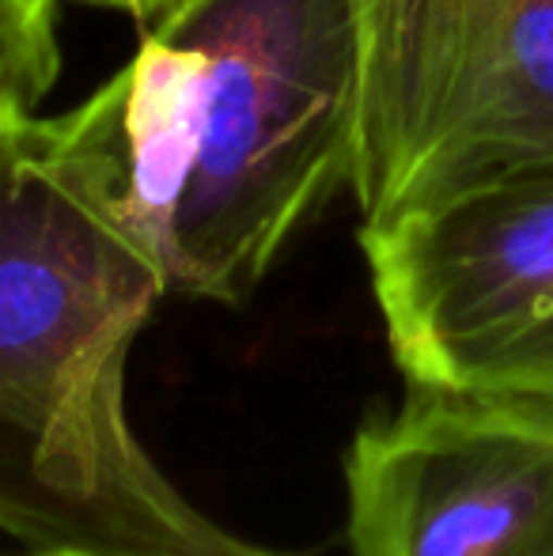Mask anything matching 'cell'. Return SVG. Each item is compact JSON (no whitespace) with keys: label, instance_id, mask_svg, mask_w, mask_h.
<instances>
[{"label":"cell","instance_id":"cell-1","mask_svg":"<svg viewBox=\"0 0 553 556\" xmlns=\"http://www.w3.org/2000/svg\"><path fill=\"white\" fill-rule=\"evenodd\" d=\"M163 273L129 216L118 73L0 111V534L106 556H292L209 519L129 420Z\"/></svg>","mask_w":553,"mask_h":556},{"label":"cell","instance_id":"cell-2","mask_svg":"<svg viewBox=\"0 0 553 556\" xmlns=\"http://www.w3.org/2000/svg\"><path fill=\"white\" fill-rule=\"evenodd\" d=\"M118 84L129 216L167 295L243 303L353 182L356 0H178Z\"/></svg>","mask_w":553,"mask_h":556},{"label":"cell","instance_id":"cell-3","mask_svg":"<svg viewBox=\"0 0 553 556\" xmlns=\"http://www.w3.org/2000/svg\"><path fill=\"white\" fill-rule=\"evenodd\" d=\"M361 227L553 155V0H356Z\"/></svg>","mask_w":553,"mask_h":556},{"label":"cell","instance_id":"cell-4","mask_svg":"<svg viewBox=\"0 0 553 556\" xmlns=\"http://www.w3.org/2000/svg\"><path fill=\"white\" fill-rule=\"evenodd\" d=\"M410 387L553 405V155L361 227Z\"/></svg>","mask_w":553,"mask_h":556},{"label":"cell","instance_id":"cell-5","mask_svg":"<svg viewBox=\"0 0 553 556\" xmlns=\"http://www.w3.org/2000/svg\"><path fill=\"white\" fill-rule=\"evenodd\" d=\"M353 556H553V405L410 387L345 451Z\"/></svg>","mask_w":553,"mask_h":556},{"label":"cell","instance_id":"cell-6","mask_svg":"<svg viewBox=\"0 0 553 556\" xmlns=\"http://www.w3.org/2000/svg\"><path fill=\"white\" fill-rule=\"evenodd\" d=\"M58 76V0H0V111H38Z\"/></svg>","mask_w":553,"mask_h":556},{"label":"cell","instance_id":"cell-7","mask_svg":"<svg viewBox=\"0 0 553 556\" xmlns=\"http://www.w3.org/2000/svg\"><path fill=\"white\" fill-rule=\"evenodd\" d=\"M80 4H91V8H106V12H122L129 20L140 23V30L160 23L178 0H80Z\"/></svg>","mask_w":553,"mask_h":556},{"label":"cell","instance_id":"cell-8","mask_svg":"<svg viewBox=\"0 0 553 556\" xmlns=\"http://www.w3.org/2000/svg\"><path fill=\"white\" fill-rule=\"evenodd\" d=\"M23 556H106V553H80V549H30Z\"/></svg>","mask_w":553,"mask_h":556}]
</instances>
